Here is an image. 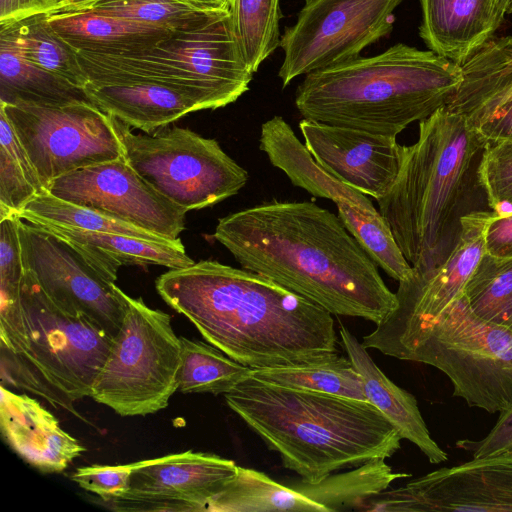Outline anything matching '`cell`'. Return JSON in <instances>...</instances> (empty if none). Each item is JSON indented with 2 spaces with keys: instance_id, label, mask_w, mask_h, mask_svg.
<instances>
[{
  "instance_id": "obj_1",
  "label": "cell",
  "mask_w": 512,
  "mask_h": 512,
  "mask_svg": "<svg viewBox=\"0 0 512 512\" xmlns=\"http://www.w3.org/2000/svg\"><path fill=\"white\" fill-rule=\"evenodd\" d=\"M213 237L241 268L332 315L382 322L397 306L377 264L338 215L313 202H270L219 219Z\"/></svg>"
},
{
  "instance_id": "obj_36",
  "label": "cell",
  "mask_w": 512,
  "mask_h": 512,
  "mask_svg": "<svg viewBox=\"0 0 512 512\" xmlns=\"http://www.w3.org/2000/svg\"><path fill=\"white\" fill-rule=\"evenodd\" d=\"M478 180L490 210L495 214L512 212V141L487 143Z\"/></svg>"
},
{
  "instance_id": "obj_35",
  "label": "cell",
  "mask_w": 512,
  "mask_h": 512,
  "mask_svg": "<svg viewBox=\"0 0 512 512\" xmlns=\"http://www.w3.org/2000/svg\"><path fill=\"white\" fill-rule=\"evenodd\" d=\"M463 294L477 317L512 331V258L485 253Z\"/></svg>"
},
{
  "instance_id": "obj_21",
  "label": "cell",
  "mask_w": 512,
  "mask_h": 512,
  "mask_svg": "<svg viewBox=\"0 0 512 512\" xmlns=\"http://www.w3.org/2000/svg\"><path fill=\"white\" fill-rule=\"evenodd\" d=\"M0 391L2 436L28 464L45 473H57L85 451L37 400L16 394L3 384Z\"/></svg>"
},
{
  "instance_id": "obj_6",
  "label": "cell",
  "mask_w": 512,
  "mask_h": 512,
  "mask_svg": "<svg viewBox=\"0 0 512 512\" xmlns=\"http://www.w3.org/2000/svg\"><path fill=\"white\" fill-rule=\"evenodd\" d=\"M0 339L3 381L77 417L74 403L91 397L114 340L54 302L26 268L19 303L0 309Z\"/></svg>"
},
{
  "instance_id": "obj_10",
  "label": "cell",
  "mask_w": 512,
  "mask_h": 512,
  "mask_svg": "<svg viewBox=\"0 0 512 512\" xmlns=\"http://www.w3.org/2000/svg\"><path fill=\"white\" fill-rule=\"evenodd\" d=\"M112 118L125 161L187 212L235 196L248 181V172L215 139L177 126L134 134L128 125Z\"/></svg>"
},
{
  "instance_id": "obj_39",
  "label": "cell",
  "mask_w": 512,
  "mask_h": 512,
  "mask_svg": "<svg viewBox=\"0 0 512 512\" xmlns=\"http://www.w3.org/2000/svg\"><path fill=\"white\" fill-rule=\"evenodd\" d=\"M486 253L498 258H512V212L493 213L485 231Z\"/></svg>"
},
{
  "instance_id": "obj_17",
  "label": "cell",
  "mask_w": 512,
  "mask_h": 512,
  "mask_svg": "<svg viewBox=\"0 0 512 512\" xmlns=\"http://www.w3.org/2000/svg\"><path fill=\"white\" fill-rule=\"evenodd\" d=\"M48 193L175 240L185 229L187 211L147 183L119 158L80 168L55 179Z\"/></svg>"
},
{
  "instance_id": "obj_9",
  "label": "cell",
  "mask_w": 512,
  "mask_h": 512,
  "mask_svg": "<svg viewBox=\"0 0 512 512\" xmlns=\"http://www.w3.org/2000/svg\"><path fill=\"white\" fill-rule=\"evenodd\" d=\"M127 310L91 398L120 416H146L169 404L179 388L182 344L171 317L126 294Z\"/></svg>"
},
{
  "instance_id": "obj_13",
  "label": "cell",
  "mask_w": 512,
  "mask_h": 512,
  "mask_svg": "<svg viewBox=\"0 0 512 512\" xmlns=\"http://www.w3.org/2000/svg\"><path fill=\"white\" fill-rule=\"evenodd\" d=\"M493 211L477 210L462 218L460 238L447 259L425 275L399 282L396 308L369 334L362 345L394 357L432 323L464 290L486 253L484 231Z\"/></svg>"
},
{
  "instance_id": "obj_30",
  "label": "cell",
  "mask_w": 512,
  "mask_h": 512,
  "mask_svg": "<svg viewBox=\"0 0 512 512\" xmlns=\"http://www.w3.org/2000/svg\"><path fill=\"white\" fill-rule=\"evenodd\" d=\"M182 360L178 375L184 394H225L252 376L253 370L233 360L215 346L180 337Z\"/></svg>"
},
{
  "instance_id": "obj_44",
  "label": "cell",
  "mask_w": 512,
  "mask_h": 512,
  "mask_svg": "<svg viewBox=\"0 0 512 512\" xmlns=\"http://www.w3.org/2000/svg\"><path fill=\"white\" fill-rule=\"evenodd\" d=\"M305 1H306V2H309V1H311V0H305Z\"/></svg>"
},
{
  "instance_id": "obj_38",
  "label": "cell",
  "mask_w": 512,
  "mask_h": 512,
  "mask_svg": "<svg viewBox=\"0 0 512 512\" xmlns=\"http://www.w3.org/2000/svg\"><path fill=\"white\" fill-rule=\"evenodd\" d=\"M457 445L470 451L472 458L512 452V406L499 413L496 423L484 438L478 441L461 440Z\"/></svg>"
},
{
  "instance_id": "obj_4",
  "label": "cell",
  "mask_w": 512,
  "mask_h": 512,
  "mask_svg": "<svg viewBox=\"0 0 512 512\" xmlns=\"http://www.w3.org/2000/svg\"><path fill=\"white\" fill-rule=\"evenodd\" d=\"M228 407L305 483L373 459L402 437L368 400L287 388L250 377L224 394Z\"/></svg>"
},
{
  "instance_id": "obj_43",
  "label": "cell",
  "mask_w": 512,
  "mask_h": 512,
  "mask_svg": "<svg viewBox=\"0 0 512 512\" xmlns=\"http://www.w3.org/2000/svg\"><path fill=\"white\" fill-rule=\"evenodd\" d=\"M497 12L503 20L505 15L512 13V0H494Z\"/></svg>"
},
{
  "instance_id": "obj_24",
  "label": "cell",
  "mask_w": 512,
  "mask_h": 512,
  "mask_svg": "<svg viewBox=\"0 0 512 512\" xmlns=\"http://www.w3.org/2000/svg\"><path fill=\"white\" fill-rule=\"evenodd\" d=\"M342 345L361 376L366 398L397 429L402 439L416 445L432 464L448 460V454L431 437L415 396L396 385L377 366L367 349L342 324Z\"/></svg>"
},
{
  "instance_id": "obj_11",
  "label": "cell",
  "mask_w": 512,
  "mask_h": 512,
  "mask_svg": "<svg viewBox=\"0 0 512 512\" xmlns=\"http://www.w3.org/2000/svg\"><path fill=\"white\" fill-rule=\"evenodd\" d=\"M0 108L46 191L67 173L123 157L113 118L91 101L61 105L0 102Z\"/></svg>"
},
{
  "instance_id": "obj_5",
  "label": "cell",
  "mask_w": 512,
  "mask_h": 512,
  "mask_svg": "<svg viewBox=\"0 0 512 512\" xmlns=\"http://www.w3.org/2000/svg\"><path fill=\"white\" fill-rule=\"evenodd\" d=\"M461 80L457 63L398 43L306 74L295 105L305 119L397 136L445 106Z\"/></svg>"
},
{
  "instance_id": "obj_45",
  "label": "cell",
  "mask_w": 512,
  "mask_h": 512,
  "mask_svg": "<svg viewBox=\"0 0 512 512\" xmlns=\"http://www.w3.org/2000/svg\"><path fill=\"white\" fill-rule=\"evenodd\" d=\"M55 3H56V0H55ZM55 6V5H54Z\"/></svg>"
},
{
  "instance_id": "obj_27",
  "label": "cell",
  "mask_w": 512,
  "mask_h": 512,
  "mask_svg": "<svg viewBox=\"0 0 512 512\" xmlns=\"http://www.w3.org/2000/svg\"><path fill=\"white\" fill-rule=\"evenodd\" d=\"M74 101L90 100L84 89L27 59L11 34L0 29V102L61 105Z\"/></svg>"
},
{
  "instance_id": "obj_23",
  "label": "cell",
  "mask_w": 512,
  "mask_h": 512,
  "mask_svg": "<svg viewBox=\"0 0 512 512\" xmlns=\"http://www.w3.org/2000/svg\"><path fill=\"white\" fill-rule=\"evenodd\" d=\"M43 228L66 241L99 275L112 283L121 266L160 265L179 269L195 263L180 238L156 240L63 227Z\"/></svg>"
},
{
  "instance_id": "obj_7",
  "label": "cell",
  "mask_w": 512,
  "mask_h": 512,
  "mask_svg": "<svg viewBox=\"0 0 512 512\" xmlns=\"http://www.w3.org/2000/svg\"><path fill=\"white\" fill-rule=\"evenodd\" d=\"M77 53L88 82L191 87L211 93L224 106L244 94L253 77L235 40L230 11L198 29L173 32L147 49Z\"/></svg>"
},
{
  "instance_id": "obj_26",
  "label": "cell",
  "mask_w": 512,
  "mask_h": 512,
  "mask_svg": "<svg viewBox=\"0 0 512 512\" xmlns=\"http://www.w3.org/2000/svg\"><path fill=\"white\" fill-rule=\"evenodd\" d=\"M47 20L77 52L116 53L147 49L173 33L138 21L89 11L47 14Z\"/></svg>"
},
{
  "instance_id": "obj_8",
  "label": "cell",
  "mask_w": 512,
  "mask_h": 512,
  "mask_svg": "<svg viewBox=\"0 0 512 512\" xmlns=\"http://www.w3.org/2000/svg\"><path fill=\"white\" fill-rule=\"evenodd\" d=\"M395 358L442 371L453 396L470 407L500 413L512 406V331L477 317L463 293Z\"/></svg>"
},
{
  "instance_id": "obj_29",
  "label": "cell",
  "mask_w": 512,
  "mask_h": 512,
  "mask_svg": "<svg viewBox=\"0 0 512 512\" xmlns=\"http://www.w3.org/2000/svg\"><path fill=\"white\" fill-rule=\"evenodd\" d=\"M8 31L23 55L38 66L84 89L88 78L77 51L48 23L47 13H40L1 25Z\"/></svg>"
},
{
  "instance_id": "obj_33",
  "label": "cell",
  "mask_w": 512,
  "mask_h": 512,
  "mask_svg": "<svg viewBox=\"0 0 512 512\" xmlns=\"http://www.w3.org/2000/svg\"><path fill=\"white\" fill-rule=\"evenodd\" d=\"M229 11L239 50L254 73L280 46L279 0H229Z\"/></svg>"
},
{
  "instance_id": "obj_20",
  "label": "cell",
  "mask_w": 512,
  "mask_h": 512,
  "mask_svg": "<svg viewBox=\"0 0 512 512\" xmlns=\"http://www.w3.org/2000/svg\"><path fill=\"white\" fill-rule=\"evenodd\" d=\"M84 91L100 110L145 133L169 126L191 112L225 107L206 91L149 81L88 82Z\"/></svg>"
},
{
  "instance_id": "obj_22",
  "label": "cell",
  "mask_w": 512,
  "mask_h": 512,
  "mask_svg": "<svg viewBox=\"0 0 512 512\" xmlns=\"http://www.w3.org/2000/svg\"><path fill=\"white\" fill-rule=\"evenodd\" d=\"M419 35L429 50L458 65L469 59L502 23L494 0H420Z\"/></svg>"
},
{
  "instance_id": "obj_15",
  "label": "cell",
  "mask_w": 512,
  "mask_h": 512,
  "mask_svg": "<svg viewBox=\"0 0 512 512\" xmlns=\"http://www.w3.org/2000/svg\"><path fill=\"white\" fill-rule=\"evenodd\" d=\"M18 232L24 267L45 293L61 307L86 315L114 338L127 310L126 294L49 230L20 218Z\"/></svg>"
},
{
  "instance_id": "obj_14",
  "label": "cell",
  "mask_w": 512,
  "mask_h": 512,
  "mask_svg": "<svg viewBox=\"0 0 512 512\" xmlns=\"http://www.w3.org/2000/svg\"><path fill=\"white\" fill-rule=\"evenodd\" d=\"M386 459H373L319 483L281 484L263 472L238 466L227 489L232 512H332L357 510L408 473L393 472Z\"/></svg>"
},
{
  "instance_id": "obj_42",
  "label": "cell",
  "mask_w": 512,
  "mask_h": 512,
  "mask_svg": "<svg viewBox=\"0 0 512 512\" xmlns=\"http://www.w3.org/2000/svg\"><path fill=\"white\" fill-rule=\"evenodd\" d=\"M206 9H229V0H177Z\"/></svg>"
},
{
  "instance_id": "obj_3",
  "label": "cell",
  "mask_w": 512,
  "mask_h": 512,
  "mask_svg": "<svg viewBox=\"0 0 512 512\" xmlns=\"http://www.w3.org/2000/svg\"><path fill=\"white\" fill-rule=\"evenodd\" d=\"M487 141L446 106L419 121L417 141L403 146L399 173L376 199L379 212L415 275L442 264L456 246L462 218L483 190L478 166Z\"/></svg>"
},
{
  "instance_id": "obj_2",
  "label": "cell",
  "mask_w": 512,
  "mask_h": 512,
  "mask_svg": "<svg viewBox=\"0 0 512 512\" xmlns=\"http://www.w3.org/2000/svg\"><path fill=\"white\" fill-rule=\"evenodd\" d=\"M155 287L208 343L252 370L305 365L339 353L332 314L259 273L201 260L169 269Z\"/></svg>"
},
{
  "instance_id": "obj_34",
  "label": "cell",
  "mask_w": 512,
  "mask_h": 512,
  "mask_svg": "<svg viewBox=\"0 0 512 512\" xmlns=\"http://www.w3.org/2000/svg\"><path fill=\"white\" fill-rule=\"evenodd\" d=\"M80 11L124 18L180 32L203 27L229 9L200 8L177 0H99Z\"/></svg>"
},
{
  "instance_id": "obj_16",
  "label": "cell",
  "mask_w": 512,
  "mask_h": 512,
  "mask_svg": "<svg viewBox=\"0 0 512 512\" xmlns=\"http://www.w3.org/2000/svg\"><path fill=\"white\" fill-rule=\"evenodd\" d=\"M359 511L512 512V452L442 467L402 487L384 490Z\"/></svg>"
},
{
  "instance_id": "obj_31",
  "label": "cell",
  "mask_w": 512,
  "mask_h": 512,
  "mask_svg": "<svg viewBox=\"0 0 512 512\" xmlns=\"http://www.w3.org/2000/svg\"><path fill=\"white\" fill-rule=\"evenodd\" d=\"M252 377L287 388L367 400L360 374L340 353L305 365L253 370Z\"/></svg>"
},
{
  "instance_id": "obj_12",
  "label": "cell",
  "mask_w": 512,
  "mask_h": 512,
  "mask_svg": "<svg viewBox=\"0 0 512 512\" xmlns=\"http://www.w3.org/2000/svg\"><path fill=\"white\" fill-rule=\"evenodd\" d=\"M403 0H311L287 27L280 47L278 76L283 88L313 71L360 57L361 51L388 35L394 10Z\"/></svg>"
},
{
  "instance_id": "obj_40",
  "label": "cell",
  "mask_w": 512,
  "mask_h": 512,
  "mask_svg": "<svg viewBox=\"0 0 512 512\" xmlns=\"http://www.w3.org/2000/svg\"><path fill=\"white\" fill-rule=\"evenodd\" d=\"M54 5L55 0H0V26L40 13L49 14Z\"/></svg>"
},
{
  "instance_id": "obj_32",
  "label": "cell",
  "mask_w": 512,
  "mask_h": 512,
  "mask_svg": "<svg viewBox=\"0 0 512 512\" xmlns=\"http://www.w3.org/2000/svg\"><path fill=\"white\" fill-rule=\"evenodd\" d=\"M45 192L33 163L0 108V220L18 217L33 199Z\"/></svg>"
},
{
  "instance_id": "obj_18",
  "label": "cell",
  "mask_w": 512,
  "mask_h": 512,
  "mask_svg": "<svg viewBox=\"0 0 512 512\" xmlns=\"http://www.w3.org/2000/svg\"><path fill=\"white\" fill-rule=\"evenodd\" d=\"M132 464L128 491L98 503L114 511H206L238 467L233 460L192 450Z\"/></svg>"
},
{
  "instance_id": "obj_37",
  "label": "cell",
  "mask_w": 512,
  "mask_h": 512,
  "mask_svg": "<svg viewBox=\"0 0 512 512\" xmlns=\"http://www.w3.org/2000/svg\"><path fill=\"white\" fill-rule=\"evenodd\" d=\"M133 464L98 465L77 468L71 479L86 491L96 494L100 500L120 498L130 487Z\"/></svg>"
},
{
  "instance_id": "obj_19",
  "label": "cell",
  "mask_w": 512,
  "mask_h": 512,
  "mask_svg": "<svg viewBox=\"0 0 512 512\" xmlns=\"http://www.w3.org/2000/svg\"><path fill=\"white\" fill-rule=\"evenodd\" d=\"M299 129L313 158L332 176L378 199L399 173L403 145L396 136L303 118Z\"/></svg>"
},
{
  "instance_id": "obj_28",
  "label": "cell",
  "mask_w": 512,
  "mask_h": 512,
  "mask_svg": "<svg viewBox=\"0 0 512 512\" xmlns=\"http://www.w3.org/2000/svg\"><path fill=\"white\" fill-rule=\"evenodd\" d=\"M462 80L445 105L461 114L512 99V36H492L461 65Z\"/></svg>"
},
{
  "instance_id": "obj_41",
  "label": "cell",
  "mask_w": 512,
  "mask_h": 512,
  "mask_svg": "<svg viewBox=\"0 0 512 512\" xmlns=\"http://www.w3.org/2000/svg\"><path fill=\"white\" fill-rule=\"evenodd\" d=\"M98 1L99 0H56L54 8L49 14L80 11Z\"/></svg>"
},
{
  "instance_id": "obj_25",
  "label": "cell",
  "mask_w": 512,
  "mask_h": 512,
  "mask_svg": "<svg viewBox=\"0 0 512 512\" xmlns=\"http://www.w3.org/2000/svg\"><path fill=\"white\" fill-rule=\"evenodd\" d=\"M259 148L294 186L315 197L331 200L337 209L353 206L368 212L378 211L367 195L328 173L281 116H274L261 125Z\"/></svg>"
}]
</instances>
